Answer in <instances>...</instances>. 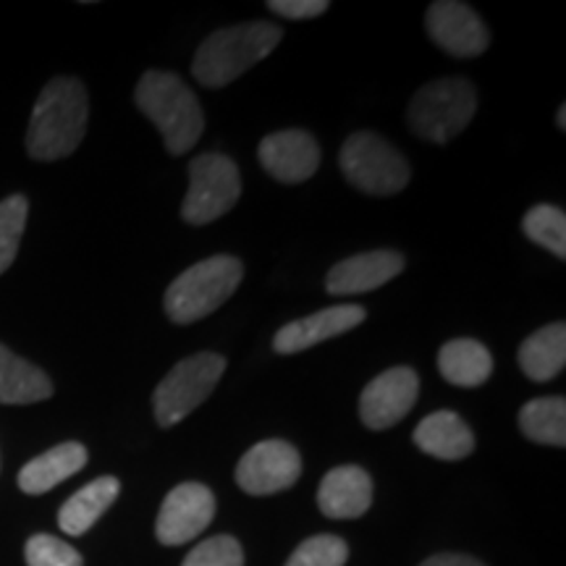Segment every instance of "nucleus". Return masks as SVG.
Instances as JSON below:
<instances>
[{
	"label": "nucleus",
	"mask_w": 566,
	"mask_h": 566,
	"mask_svg": "<svg viewBox=\"0 0 566 566\" xmlns=\"http://www.w3.org/2000/svg\"><path fill=\"white\" fill-rule=\"evenodd\" d=\"M181 566H244V551L237 537L216 535L202 541Z\"/></svg>",
	"instance_id": "obj_27"
},
{
	"label": "nucleus",
	"mask_w": 566,
	"mask_h": 566,
	"mask_svg": "<svg viewBox=\"0 0 566 566\" xmlns=\"http://www.w3.org/2000/svg\"><path fill=\"white\" fill-rule=\"evenodd\" d=\"M268 9L273 13H279L283 19H294V21H302V19H315L321 17L331 9L328 0H271L268 3Z\"/></svg>",
	"instance_id": "obj_29"
},
{
	"label": "nucleus",
	"mask_w": 566,
	"mask_h": 566,
	"mask_svg": "<svg viewBox=\"0 0 566 566\" xmlns=\"http://www.w3.org/2000/svg\"><path fill=\"white\" fill-rule=\"evenodd\" d=\"M530 242L546 247L558 260L566 258V212L556 205H535L522 221Z\"/></svg>",
	"instance_id": "obj_24"
},
{
	"label": "nucleus",
	"mask_w": 566,
	"mask_h": 566,
	"mask_svg": "<svg viewBox=\"0 0 566 566\" xmlns=\"http://www.w3.org/2000/svg\"><path fill=\"white\" fill-rule=\"evenodd\" d=\"M84 464H87V449L82 443H61L55 449L45 451V454H40L38 459H32L30 464L21 467L19 488L30 495L48 493L55 485H61L63 480L76 475Z\"/></svg>",
	"instance_id": "obj_18"
},
{
	"label": "nucleus",
	"mask_w": 566,
	"mask_h": 566,
	"mask_svg": "<svg viewBox=\"0 0 566 566\" xmlns=\"http://www.w3.org/2000/svg\"><path fill=\"white\" fill-rule=\"evenodd\" d=\"M27 216H30V202H27L24 195L6 197L0 202V273L9 271L13 260H17Z\"/></svg>",
	"instance_id": "obj_25"
},
{
	"label": "nucleus",
	"mask_w": 566,
	"mask_h": 566,
	"mask_svg": "<svg viewBox=\"0 0 566 566\" xmlns=\"http://www.w3.org/2000/svg\"><path fill=\"white\" fill-rule=\"evenodd\" d=\"M24 556L27 566H82L80 551L53 535H32L27 541Z\"/></svg>",
	"instance_id": "obj_28"
},
{
	"label": "nucleus",
	"mask_w": 566,
	"mask_h": 566,
	"mask_svg": "<svg viewBox=\"0 0 566 566\" xmlns=\"http://www.w3.org/2000/svg\"><path fill=\"white\" fill-rule=\"evenodd\" d=\"M302 475L300 451L289 441H263L252 446L237 464V485L250 495H273L292 488Z\"/></svg>",
	"instance_id": "obj_9"
},
{
	"label": "nucleus",
	"mask_w": 566,
	"mask_h": 566,
	"mask_svg": "<svg viewBox=\"0 0 566 566\" xmlns=\"http://www.w3.org/2000/svg\"><path fill=\"white\" fill-rule=\"evenodd\" d=\"M365 321V310L359 304H336V307L321 310V313L294 321L275 334L273 349L279 354H296L313 349L315 344L328 342L357 328Z\"/></svg>",
	"instance_id": "obj_15"
},
{
	"label": "nucleus",
	"mask_w": 566,
	"mask_h": 566,
	"mask_svg": "<svg viewBox=\"0 0 566 566\" xmlns=\"http://www.w3.org/2000/svg\"><path fill=\"white\" fill-rule=\"evenodd\" d=\"M430 40L454 59H478L491 45V32L470 6L457 0H438L424 17Z\"/></svg>",
	"instance_id": "obj_11"
},
{
	"label": "nucleus",
	"mask_w": 566,
	"mask_h": 566,
	"mask_svg": "<svg viewBox=\"0 0 566 566\" xmlns=\"http://www.w3.org/2000/svg\"><path fill=\"white\" fill-rule=\"evenodd\" d=\"M420 378L412 367H391L370 380L359 396V420L370 430H388L412 412Z\"/></svg>",
	"instance_id": "obj_12"
},
{
	"label": "nucleus",
	"mask_w": 566,
	"mask_h": 566,
	"mask_svg": "<svg viewBox=\"0 0 566 566\" xmlns=\"http://www.w3.org/2000/svg\"><path fill=\"white\" fill-rule=\"evenodd\" d=\"M134 103L158 126L171 155H184L200 142L205 116L192 90L171 71H147L134 90Z\"/></svg>",
	"instance_id": "obj_3"
},
{
	"label": "nucleus",
	"mask_w": 566,
	"mask_h": 566,
	"mask_svg": "<svg viewBox=\"0 0 566 566\" xmlns=\"http://www.w3.org/2000/svg\"><path fill=\"white\" fill-rule=\"evenodd\" d=\"M349 558V548L338 535H315L307 537L294 551L286 566H344Z\"/></svg>",
	"instance_id": "obj_26"
},
{
	"label": "nucleus",
	"mask_w": 566,
	"mask_h": 566,
	"mask_svg": "<svg viewBox=\"0 0 566 566\" xmlns=\"http://www.w3.org/2000/svg\"><path fill=\"white\" fill-rule=\"evenodd\" d=\"M405 254L394 250L354 254V258H346L331 268L328 279H325V289L334 296L375 292V289H380L384 283L405 271Z\"/></svg>",
	"instance_id": "obj_14"
},
{
	"label": "nucleus",
	"mask_w": 566,
	"mask_h": 566,
	"mask_svg": "<svg viewBox=\"0 0 566 566\" xmlns=\"http://www.w3.org/2000/svg\"><path fill=\"white\" fill-rule=\"evenodd\" d=\"M226 370V359L216 352H200L181 359L160 380L153 394V412L160 428H174L189 417L218 386Z\"/></svg>",
	"instance_id": "obj_7"
},
{
	"label": "nucleus",
	"mask_w": 566,
	"mask_h": 566,
	"mask_svg": "<svg viewBox=\"0 0 566 566\" xmlns=\"http://www.w3.org/2000/svg\"><path fill=\"white\" fill-rule=\"evenodd\" d=\"M412 438L422 454L443 459V462H459L475 451V436H472L470 424L449 409L424 417L415 428Z\"/></svg>",
	"instance_id": "obj_17"
},
{
	"label": "nucleus",
	"mask_w": 566,
	"mask_h": 566,
	"mask_svg": "<svg viewBox=\"0 0 566 566\" xmlns=\"http://www.w3.org/2000/svg\"><path fill=\"white\" fill-rule=\"evenodd\" d=\"M438 370L451 386L478 388L493 373V357L475 338H454L438 352Z\"/></svg>",
	"instance_id": "obj_20"
},
{
	"label": "nucleus",
	"mask_w": 566,
	"mask_h": 566,
	"mask_svg": "<svg viewBox=\"0 0 566 566\" xmlns=\"http://www.w3.org/2000/svg\"><path fill=\"white\" fill-rule=\"evenodd\" d=\"M338 166H342L346 181L375 197L401 192L412 176L405 155L396 150L391 142L373 132L352 134L338 153Z\"/></svg>",
	"instance_id": "obj_6"
},
{
	"label": "nucleus",
	"mask_w": 566,
	"mask_h": 566,
	"mask_svg": "<svg viewBox=\"0 0 566 566\" xmlns=\"http://www.w3.org/2000/svg\"><path fill=\"white\" fill-rule=\"evenodd\" d=\"M118 491H122V483L111 475L92 480L90 485L76 491L59 512V525L63 533L74 537L87 533V530L108 512L113 501L118 499Z\"/></svg>",
	"instance_id": "obj_21"
},
{
	"label": "nucleus",
	"mask_w": 566,
	"mask_h": 566,
	"mask_svg": "<svg viewBox=\"0 0 566 566\" xmlns=\"http://www.w3.org/2000/svg\"><path fill=\"white\" fill-rule=\"evenodd\" d=\"M242 197V176L237 163L226 155L205 153L189 163V192L184 197L181 218L205 226L226 216Z\"/></svg>",
	"instance_id": "obj_8"
},
{
	"label": "nucleus",
	"mask_w": 566,
	"mask_h": 566,
	"mask_svg": "<svg viewBox=\"0 0 566 566\" xmlns=\"http://www.w3.org/2000/svg\"><path fill=\"white\" fill-rule=\"evenodd\" d=\"M558 129H566V105L558 108Z\"/></svg>",
	"instance_id": "obj_31"
},
{
	"label": "nucleus",
	"mask_w": 566,
	"mask_h": 566,
	"mask_svg": "<svg viewBox=\"0 0 566 566\" xmlns=\"http://www.w3.org/2000/svg\"><path fill=\"white\" fill-rule=\"evenodd\" d=\"M317 506L331 520H357L373 506V480L363 467L344 464L323 478Z\"/></svg>",
	"instance_id": "obj_16"
},
{
	"label": "nucleus",
	"mask_w": 566,
	"mask_h": 566,
	"mask_svg": "<svg viewBox=\"0 0 566 566\" xmlns=\"http://www.w3.org/2000/svg\"><path fill=\"white\" fill-rule=\"evenodd\" d=\"M244 279V265L231 254L200 260L187 268L166 292V315L176 325H192L216 313Z\"/></svg>",
	"instance_id": "obj_4"
},
{
	"label": "nucleus",
	"mask_w": 566,
	"mask_h": 566,
	"mask_svg": "<svg viewBox=\"0 0 566 566\" xmlns=\"http://www.w3.org/2000/svg\"><path fill=\"white\" fill-rule=\"evenodd\" d=\"M420 566H485V564L464 554H438V556H430L428 562H422Z\"/></svg>",
	"instance_id": "obj_30"
},
{
	"label": "nucleus",
	"mask_w": 566,
	"mask_h": 566,
	"mask_svg": "<svg viewBox=\"0 0 566 566\" xmlns=\"http://www.w3.org/2000/svg\"><path fill=\"white\" fill-rule=\"evenodd\" d=\"M478 111V92L467 80H436L417 90L407 122L420 139L446 145L470 126Z\"/></svg>",
	"instance_id": "obj_5"
},
{
	"label": "nucleus",
	"mask_w": 566,
	"mask_h": 566,
	"mask_svg": "<svg viewBox=\"0 0 566 566\" xmlns=\"http://www.w3.org/2000/svg\"><path fill=\"white\" fill-rule=\"evenodd\" d=\"M566 365V325L551 323L520 346V367L535 384L554 380Z\"/></svg>",
	"instance_id": "obj_22"
},
{
	"label": "nucleus",
	"mask_w": 566,
	"mask_h": 566,
	"mask_svg": "<svg viewBox=\"0 0 566 566\" xmlns=\"http://www.w3.org/2000/svg\"><path fill=\"white\" fill-rule=\"evenodd\" d=\"M53 396V384L38 365L0 344V405H34Z\"/></svg>",
	"instance_id": "obj_19"
},
{
	"label": "nucleus",
	"mask_w": 566,
	"mask_h": 566,
	"mask_svg": "<svg viewBox=\"0 0 566 566\" xmlns=\"http://www.w3.org/2000/svg\"><path fill=\"white\" fill-rule=\"evenodd\" d=\"M216 516V495L202 483H181L163 501L155 535L163 546H181L202 533Z\"/></svg>",
	"instance_id": "obj_10"
},
{
	"label": "nucleus",
	"mask_w": 566,
	"mask_h": 566,
	"mask_svg": "<svg viewBox=\"0 0 566 566\" xmlns=\"http://www.w3.org/2000/svg\"><path fill=\"white\" fill-rule=\"evenodd\" d=\"M520 428L530 441L543 446H566V401L564 396H543L522 407Z\"/></svg>",
	"instance_id": "obj_23"
},
{
	"label": "nucleus",
	"mask_w": 566,
	"mask_h": 566,
	"mask_svg": "<svg viewBox=\"0 0 566 566\" xmlns=\"http://www.w3.org/2000/svg\"><path fill=\"white\" fill-rule=\"evenodd\" d=\"M87 90L74 76H59L48 82L34 105L30 129H27V153L34 160H61L82 145L87 132Z\"/></svg>",
	"instance_id": "obj_1"
},
{
	"label": "nucleus",
	"mask_w": 566,
	"mask_h": 566,
	"mask_svg": "<svg viewBox=\"0 0 566 566\" xmlns=\"http://www.w3.org/2000/svg\"><path fill=\"white\" fill-rule=\"evenodd\" d=\"M281 38V27L268 24V21H244V24L212 32L192 61L195 80L212 90L226 87L244 71L265 61Z\"/></svg>",
	"instance_id": "obj_2"
},
{
	"label": "nucleus",
	"mask_w": 566,
	"mask_h": 566,
	"mask_svg": "<svg viewBox=\"0 0 566 566\" xmlns=\"http://www.w3.org/2000/svg\"><path fill=\"white\" fill-rule=\"evenodd\" d=\"M260 163L275 181L302 184L313 179L321 166V147L315 137L304 129L273 132L260 142Z\"/></svg>",
	"instance_id": "obj_13"
}]
</instances>
